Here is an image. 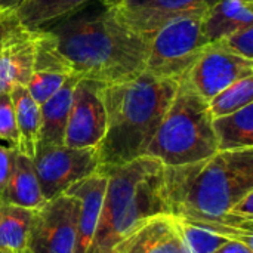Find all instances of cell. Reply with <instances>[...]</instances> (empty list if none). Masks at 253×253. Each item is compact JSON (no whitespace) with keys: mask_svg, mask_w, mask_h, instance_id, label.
I'll list each match as a JSON object with an SVG mask.
<instances>
[{"mask_svg":"<svg viewBox=\"0 0 253 253\" xmlns=\"http://www.w3.org/2000/svg\"><path fill=\"white\" fill-rule=\"evenodd\" d=\"M87 1L90 0H24L12 13L21 27L37 30L77 10Z\"/></svg>","mask_w":253,"mask_h":253,"instance_id":"cell-22","label":"cell"},{"mask_svg":"<svg viewBox=\"0 0 253 253\" xmlns=\"http://www.w3.org/2000/svg\"><path fill=\"white\" fill-rule=\"evenodd\" d=\"M176 86L178 80L147 71L127 82L105 84L107 132L96 147L99 168L120 166L145 156Z\"/></svg>","mask_w":253,"mask_h":253,"instance_id":"cell-3","label":"cell"},{"mask_svg":"<svg viewBox=\"0 0 253 253\" xmlns=\"http://www.w3.org/2000/svg\"><path fill=\"white\" fill-rule=\"evenodd\" d=\"M16 153H18L16 150L0 142V200L4 199Z\"/></svg>","mask_w":253,"mask_h":253,"instance_id":"cell-27","label":"cell"},{"mask_svg":"<svg viewBox=\"0 0 253 253\" xmlns=\"http://www.w3.org/2000/svg\"><path fill=\"white\" fill-rule=\"evenodd\" d=\"M24 0H0V12L12 13Z\"/></svg>","mask_w":253,"mask_h":253,"instance_id":"cell-30","label":"cell"},{"mask_svg":"<svg viewBox=\"0 0 253 253\" xmlns=\"http://www.w3.org/2000/svg\"><path fill=\"white\" fill-rule=\"evenodd\" d=\"M208 7L176 15L150 37L145 71L162 79L179 80L206 50L209 40L203 33Z\"/></svg>","mask_w":253,"mask_h":253,"instance_id":"cell-6","label":"cell"},{"mask_svg":"<svg viewBox=\"0 0 253 253\" xmlns=\"http://www.w3.org/2000/svg\"><path fill=\"white\" fill-rule=\"evenodd\" d=\"M119 19L150 40L170 18L187 10L209 7L216 0H110Z\"/></svg>","mask_w":253,"mask_h":253,"instance_id":"cell-12","label":"cell"},{"mask_svg":"<svg viewBox=\"0 0 253 253\" xmlns=\"http://www.w3.org/2000/svg\"><path fill=\"white\" fill-rule=\"evenodd\" d=\"M9 93L13 102L16 127L19 133L18 153L33 159L40 139V126H42L40 105L31 98L25 86L21 84L13 86L9 90Z\"/></svg>","mask_w":253,"mask_h":253,"instance_id":"cell-18","label":"cell"},{"mask_svg":"<svg viewBox=\"0 0 253 253\" xmlns=\"http://www.w3.org/2000/svg\"><path fill=\"white\" fill-rule=\"evenodd\" d=\"M185 76L194 89L209 101L230 84L246 77H253V59L209 43L203 55Z\"/></svg>","mask_w":253,"mask_h":253,"instance_id":"cell-10","label":"cell"},{"mask_svg":"<svg viewBox=\"0 0 253 253\" xmlns=\"http://www.w3.org/2000/svg\"><path fill=\"white\" fill-rule=\"evenodd\" d=\"M80 200L67 193L36 211L30 234L31 253H74Z\"/></svg>","mask_w":253,"mask_h":253,"instance_id":"cell-8","label":"cell"},{"mask_svg":"<svg viewBox=\"0 0 253 253\" xmlns=\"http://www.w3.org/2000/svg\"><path fill=\"white\" fill-rule=\"evenodd\" d=\"M249 25H253V0H216L203 16L209 43Z\"/></svg>","mask_w":253,"mask_h":253,"instance_id":"cell-16","label":"cell"},{"mask_svg":"<svg viewBox=\"0 0 253 253\" xmlns=\"http://www.w3.org/2000/svg\"><path fill=\"white\" fill-rule=\"evenodd\" d=\"M36 30L21 27L16 21L0 42V93L13 86H27L34 64Z\"/></svg>","mask_w":253,"mask_h":253,"instance_id":"cell-14","label":"cell"},{"mask_svg":"<svg viewBox=\"0 0 253 253\" xmlns=\"http://www.w3.org/2000/svg\"><path fill=\"white\" fill-rule=\"evenodd\" d=\"M105 83L80 79L73 90L64 145L71 148H96L107 132L104 104Z\"/></svg>","mask_w":253,"mask_h":253,"instance_id":"cell-9","label":"cell"},{"mask_svg":"<svg viewBox=\"0 0 253 253\" xmlns=\"http://www.w3.org/2000/svg\"><path fill=\"white\" fill-rule=\"evenodd\" d=\"M79 80L77 77L68 79L56 93L40 105L42 126L39 145H64L73 90Z\"/></svg>","mask_w":253,"mask_h":253,"instance_id":"cell-17","label":"cell"},{"mask_svg":"<svg viewBox=\"0 0 253 253\" xmlns=\"http://www.w3.org/2000/svg\"><path fill=\"white\" fill-rule=\"evenodd\" d=\"M3 200L16 206L34 209V211L40 209L46 203L40 190V184H39L33 159L21 153H16L10 179H9L7 190H6Z\"/></svg>","mask_w":253,"mask_h":253,"instance_id":"cell-19","label":"cell"},{"mask_svg":"<svg viewBox=\"0 0 253 253\" xmlns=\"http://www.w3.org/2000/svg\"><path fill=\"white\" fill-rule=\"evenodd\" d=\"M218 151L253 148V104L212 120Z\"/></svg>","mask_w":253,"mask_h":253,"instance_id":"cell-20","label":"cell"},{"mask_svg":"<svg viewBox=\"0 0 253 253\" xmlns=\"http://www.w3.org/2000/svg\"><path fill=\"white\" fill-rule=\"evenodd\" d=\"M110 253H191L178 221L170 213H160L141 222L126 234Z\"/></svg>","mask_w":253,"mask_h":253,"instance_id":"cell-13","label":"cell"},{"mask_svg":"<svg viewBox=\"0 0 253 253\" xmlns=\"http://www.w3.org/2000/svg\"><path fill=\"white\" fill-rule=\"evenodd\" d=\"M212 43L231 53L253 59V25L225 34Z\"/></svg>","mask_w":253,"mask_h":253,"instance_id":"cell-26","label":"cell"},{"mask_svg":"<svg viewBox=\"0 0 253 253\" xmlns=\"http://www.w3.org/2000/svg\"><path fill=\"white\" fill-rule=\"evenodd\" d=\"M71 77L76 76L58 50L55 37L47 30L37 28L33 73L25 86L31 98L42 105Z\"/></svg>","mask_w":253,"mask_h":253,"instance_id":"cell-11","label":"cell"},{"mask_svg":"<svg viewBox=\"0 0 253 253\" xmlns=\"http://www.w3.org/2000/svg\"><path fill=\"white\" fill-rule=\"evenodd\" d=\"M22 253H31V252H30V251L27 249V251H24V252H22Z\"/></svg>","mask_w":253,"mask_h":253,"instance_id":"cell-31","label":"cell"},{"mask_svg":"<svg viewBox=\"0 0 253 253\" xmlns=\"http://www.w3.org/2000/svg\"><path fill=\"white\" fill-rule=\"evenodd\" d=\"M40 190L46 202L64 194L74 182L98 172V148L37 145L33 157Z\"/></svg>","mask_w":253,"mask_h":253,"instance_id":"cell-7","label":"cell"},{"mask_svg":"<svg viewBox=\"0 0 253 253\" xmlns=\"http://www.w3.org/2000/svg\"><path fill=\"white\" fill-rule=\"evenodd\" d=\"M15 22L13 13H6V12H0V42L3 34L6 33V30Z\"/></svg>","mask_w":253,"mask_h":253,"instance_id":"cell-29","label":"cell"},{"mask_svg":"<svg viewBox=\"0 0 253 253\" xmlns=\"http://www.w3.org/2000/svg\"><path fill=\"white\" fill-rule=\"evenodd\" d=\"M176 221H178V227L182 234V239L191 253H213L224 243L231 240L228 237L212 233L203 227L182 221L179 218H176Z\"/></svg>","mask_w":253,"mask_h":253,"instance_id":"cell-24","label":"cell"},{"mask_svg":"<svg viewBox=\"0 0 253 253\" xmlns=\"http://www.w3.org/2000/svg\"><path fill=\"white\" fill-rule=\"evenodd\" d=\"M0 142L18 151L19 133L16 127L15 108L9 92L0 93Z\"/></svg>","mask_w":253,"mask_h":253,"instance_id":"cell-25","label":"cell"},{"mask_svg":"<svg viewBox=\"0 0 253 253\" xmlns=\"http://www.w3.org/2000/svg\"><path fill=\"white\" fill-rule=\"evenodd\" d=\"M212 120L208 101L187 76L181 77L145 156L163 166L190 165L213 156L218 153V144Z\"/></svg>","mask_w":253,"mask_h":253,"instance_id":"cell-5","label":"cell"},{"mask_svg":"<svg viewBox=\"0 0 253 253\" xmlns=\"http://www.w3.org/2000/svg\"><path fill=\"white\" fill-rule=\"evenodd\" d=\"M107 187V175L95 172L87 178L74 182L65 191L80 200V212L77 218V239L74 253H86L96 231L104 194Z\"/></svg>","mask_w":253,"mask_h":253,"instance_id":"cell-15","label":"cell"},{"mask_svg":"<svg viewBox=\"0 0 253 253\" xmlns=\"http://www.w3.org/2000/svg\"><path fill=\"white\" fill-rule=\"evenodd\" d=\"M212 117L231 114L243 107L253 104V77L242 79L208 101Z\"/></svg>","mask_w":253,"mask_h":253,"instance_id":"cell-23","label":"cell"},{"mask_svg":"<svg viewBox=\"0 0 253 253\" xmlns=\"http://www.w3.org/2000/svg\"><path fill=\"white\" fill-rule=\"evenodd\" d=\"M36 211L0 200V253L28 249V234Z\"/></svg>","mask_w":253,"mask_h":253,"instance_id":"cell-21","label":"cell"},{"mask_svg":"<svg viewBox=\"0 0 253 253\" xmlns=\"http://www.w3.org/2000/svg\"><path fill=\"white\" fill-rule=\"evenodd\" d=\"M253 190V148L218 151L182 166H163L169 213L231 240L253 242V227L230 216L231 208Z\"/></svg>","mask_w":253,"mask_h":253,"instance_id":"cell-1","label":"cell"},{"mask_svg":"<svg viewBox=\"0 0 253 253\" xmlns=\"http://www.w3.org/2000/svg\"><path fill=\"white\" fill-rule=\"evenodd\" d=\"M44 30L77 79L114 84L145 71L150 40L123 24L110 0H90Z\"/></svg>","mask_w":253,"mask_h":253,"instance_id":"cell-2","label":"cell"},{"mask_svg":"<svg viewBox=\"0 0 253 253\" xmlns=\"http://www.w3.org/2000/svg\"><path fill=\"white\" fill-rule=\"evenodd\" d=\"M213 253H253L252 245L242 240H228Z\"/></svg>","mask_w":253,"mask_h":253,"instance_id":"cell-28","label":"cell"},{"mask_svg":"<svg viewBox=\"0 0 253 253\" xmlns=\"http://www.w3.org/2000/svg\"><path fill=\"white\" fill-rule=\"evenodd\" d=\"M107 175L102 209L86 253H110L145 219L169 213L163 191V165L148 156L120 166L99 168Z\"/></svg>","mask_w":253,"mask_h":253,"instance_id":"cell-4","label":"cell"}]
</instances>
